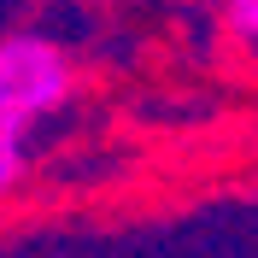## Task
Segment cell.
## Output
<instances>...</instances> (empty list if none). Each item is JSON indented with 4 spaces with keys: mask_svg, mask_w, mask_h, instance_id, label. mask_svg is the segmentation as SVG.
Wrapping results in <instances>:
<instances>
[{
    "mask_svg": "<svg viewBox=\"0 0 258 258\" xmlns=\"http://www.w3.org/2000/svg\"><path fill=\"white\" fill-rule=\"evenodd\" d=\"M223 24H229V35L258 59V0H229V6H223Z\"/></svg>",
    "mask_w": 258,
    "mask_h": 258,
    "instance_id": "obj_2",
    "label": "cell"
},
{
    "mask_svg": "<svg viewBox=\"0 0 258 258\" xmlns=\"http://www.w3.org/2000/svg\"><path fill=\"white\" fill-rule=\"evenodd\" d=\"M71 88H77V64L53 35H0V200L24 182L35 129L71 106Z\"/></svg>",
    "mask_w": 258,
    "mask_h": 258,
    "instance_id": "obj_1",
    "label": "cell"
}]
</instances>
